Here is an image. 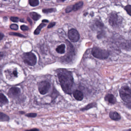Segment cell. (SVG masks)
I'll return each instance as SVG.
<instances>
[{
    "label": "cell",
    "mask_w": 131,
    "mask_h": 131,
    "mask_svg": "<svg viewBox=\"0 0 131 131\" xmlns=\"http://www.w3.org/2000/svg\"><path fill=\"white\" fill-rule=\"evenodd\" d=\"M57 75L63 90L67 94H71L73 83L72 72L66 70L61 69L57 71Z\"/></svg>",
    "instance_id": "6da1fadb"
},
{
    "label": "cell",
    "mask_w": 131,
    "mask_h": 131,
    "mask_svg": "<svg viewBox=\"0 0 131 131\" xmlns=\"http://www.w3.org/2000/svg\"><path fill=\"white\" fill-rule=\"evenodd\" d=\"M119 96L123 101L127 103H131V89L128 86H123L119 90Z\"/></svg>",
    "instance_id": "7a4b0ae2"
},
{
    "label": "cell",
    "mask_w": 131,
    "mask_h": 131,
    "mask_svg": "<svg viewBox=\"0 0 131 131\" xmlns=\"http://www.w3.org/2000/svg\"><path fill=\"white\" fill-rule=\"evenodd\" d=\"M92 53L94 57L100 60L106 59L109 56V53L107 50L97 47L93 48Z\"/></svg>",
    "instance_id": "3957f363"
},
{
    "label": "cell",
    "mask_w": 131,
    "mask_h": 131,
    "mask_svg": "<svg viewBox=\"0 0 131 131\" xmlns=\"http://www.w3.org/2000/svg\"><path fill=\"white\" fill-rule=\"evenodd\" d=\"M22 58L24 62L29 66H34L36 63V57L31 52L24 53L22 55Z\"/></svg>",
    "instance_id": "277c9868"
},
{
    "label": "cell",
    "mask_w": 131,
    "mask_h": 131,
    "mask_svg": "<svg viewBox=\"0 0 131 131\" xmlns=\"http://www.w3.org/2000/svg\"><path fill=\"white\" fill-rule=\"evenodd\" d=\"M109 23L113 27H118L122 24V18L116 13H112L109 17Z\"/></svg>",
    "instance_id": "5b68a950"
},
{
    "label": "cell",
    "mask_w": 131,
    "mask_h": 131,
    "mask_svg": "<svg viewBox=\"0 0 131 131\" xmlns=\"http://www.w3.org/2000/svg\"><path fill=\"white\" fill-rule=\"evenodd\" d=\"M51 87V85L47 81L40 82L38 84V89L39 92L42 95L45 94L49 92Z\"/></svg>",
    "instance_id": "8992f818"
},
{
    "label": "cell",
    "mask_w": 131,
    "mask_h": 131,
    "mask_svg": "<svg viewBox=\"0 0 131 131\" xmlns=\"http://www.w3.org/2000/svg\"><path fill=\"white\" fill-rule=\"evenodd\" d=\"M68 37L71 42H77L80 39V35L78 31L74 29L69 30L68 33Z\"/></svg>",
    "instance_id": "52a82bcc"
},
{
    "label": "cell",
    "mask_w": 131,
    "mask_h": 131,
    "mask_svg": "<svg viewBox=\"0 0 131 131\" xmlns=\"http://www.w3.org/2000/svg\"><path fill=\"white\" fill-rule=\"evenodd\" d=\"M21 93L20 88L17 87H13L10 88L8 92V95L13 99L18 97Z\"/></svg>",
    "instance_id": "ba28073f"
},
{
    "label": "cell",
    "mask_w": 131,
    "mask_h": 131,
    "mask_svg": "<svg viewBox=\"0 0 131 131\" xmlns=\"http://www.w3.org/2000/svg\"><path fill=\"white\" fill-rule=\"evenodd\" d=\"M105 101L108 102L110 104H115L117 102L116 98L114 95L110 93H108L105 96L104 98Z\"/></svg>",
    "instance_id": "9c48e42d"
},
{
    "label": "cell",
    "mask_w": 131,
    "mask_h": 131,
    "mask_svg": "<svg viewBox=\"0 0 131 131\" xmlns=\"http://www.w3.org/2000/svg\"><path fill=\"white\" fill-rule=\"evenodd\" d=\"M109 116L110 118L114 121H118L121 119V116L120 114L116 111H110L109 114Z\"/></svg>",
    "instance_id": "30bf717a"
},
{
    "label": "cell",
    "mask_w": 131,
    "mask_h": 131,
    "mask_svg": "<svg viewBox=\"0 0 131 131\" xmlns=\"http://www.w3.org/2000/svg\"><path fill=\"white\" fill-rule=\"evenodd\" d=\"M73 96L74 98L77 101H81L83 99V95L81 91L76 90L73 92Z\"/></svg>",
    "instance_id": "8fae6325"
},
{
    "label": "cell",
    "mask_w": 131,
    "mask_h": 131,
    "mask_svg": "<svg viewBox=\"0 0 131 131\" xmlns=\"http://www.w3.org/2000/svg\"><path fill=\"white\" fill-rule=\"evenodd\" d=\"M97 106V104L96 102H92L89 103L88 105H86L85 106H84L83 108L80 109V110L82 111H85L89 110L90 109L92 108L95 107H96Z\"/></svg>",
    "instance_id": "7c38bea8"
},
{
    "label": "cell",
    "mask_w": 131,
    "mask_h": 131,
    "mask_svg": "<svg viewBox=\"0 0 131 131\" xmlns=\"http://www.w3.org/2000/svg\"><path fill=\"white\" fill-rule=\"evenodd\" d=\"M9 101L7 97L4 95V94L1 93L0 94V103L1 106L3 105L7 104Z\"/></svg>",
    "instance_id": "4fadbf2b"
},
{
    "label": "cell",
    "mask_w": 131,
    "mask_h": 131,
    "mask_svg": "<svg viewBox=\"0 0 131 131\" xmlns=\"http://www.w3.org/2000/svg\"><path fill=\"white\" fill-rule=\"evenodd\" d=\"M65 48H66L65 45L64 44H62L59 46L56 49V51L58 53L63 54L65 53Z\"/></svg>",
    "instance_id": "5bb4252c"
},
{
    "label": "cell",
    "mask_w": 131,
    "mask_h": 131,
    "mask_svg": "<svg viewBox=\"0 0 131 131\" xmlns=\"http://www.w3.org/2000/svg\"><path fill=\"white\" fill-rule=\"evenodd\" d=\"M83 4V3L82 1L77 3L72 6L73 10L75 11H77L78 10L80 9L82 7Z\"/></svg>",
    "instance_id": "9a60e30c"
},
{
    "label": "cell",
    "mask_w": 131,
    "mask_h": 131,
    "mask_svg": "<svg viewBox=\"0 0 131 131\" xmlns=\"http://www.w3.org/2000/svg\"><path fill=\"white\" fill-rule=\"evenodd\" d=\"M9 120V117L6 114L1 112L0 113V121L1 122H8Z\"/></svg>",
    "instance_id": "2e32d148"
},
{
    "label": "cell",
    "mask_w": 131,
    "mask_h": 131,
    "mask_svg": "<svg viewBox=\"0 0 131 131\" xmlns=\"http://www.w3.org/2000/svg\"><path fill=\"white\" fill-rule=\"evenodd\" d=\"M29 14L31 18L35 21L38 20L41 17L40 15L35 12H32V13H30Z\"/></svg>",
    "instance_id": "e0dca14e"
},
{
    "label": "cell",
    "mask_w": 131,
    "mask_h": 131,
    "mask_svg": "<svg viewBox=\"0 0 131 131\" xmlns=\"http://www.w3.org/2000/svg\"><path fill=\"white\" fill-rule=\"evenodd\" d=\"M46 25L45 24L43 23L40 24L39 26L37 27V28L36 29V30L34 31V34L35 35H38L40 32V30L42 29V28L46 26Z\"/></svg>",
    "instance_id": "ac0fdd59"
},
{
    "label": "cell",
    "mask_w": 131,
    "mask_h": 131,
    "mask_svg": "<svg viewBox=\"0 0 131 131\" xmlns=\"http://www.w3.org/2000/svg\"><path fill=\"white\" fill-rule=\"evenodd\" d=\"M70 50L69 51L70 53H74V49L73 48V46H72V44L70 43ZM72 56H71L70 55H69V53H68V55L67 56V57L66 58V59L67 60V58H68V61H70L71 60V59H72Z\"/></svg>",
    "instance_id": "d6986e66"
},
{
    "label": "cell",
    "mask_w": 131,
    "mask_h": 131,
    "mask_svg": "<svg viewBox=\"0 0 131 131\" xmlns=\"http://www.w3.org/2000/svg\"><path fill=\"white\" fill-rule=\"evenodd\" d=\"M29 4L32 7H36L39 5V2L38 0H30L29 1Z\"/></svg>",
    "instance_id": "ffe728a7"
},
{
    "label": "cell",
    "mask_w": 131,
    "mask_h": 131,
    "mask_svg": "<svg viewBox=\"0 0 131 131\" xmlns=\"http://www.w3.org/2000/svg\"><path fill=\"white\" fill-rule=\"evenodd\" d=\"M56 11V9L55 8H51V9H44L42 10L43 13L45 14L49 13L52 12H55Z\"/></svg>",
    "instance_id": "44dd1931"
},
{
    "label": "cell",
    "mask_w": 131,
    "mask_h": 131,
    "mask_svg": "<svg viewBox=\"0 0 131 131\" xmlns=\"http://www.w3.org/2000/svg\"><path fill=\"white\" fill-rule=\"evenodd\" d=\"M9 34L11 35V36H16L19 37H24V38L26 37V36H24V35H22V34L19 33L13 32H10Z\"/></svg>",
    "instance_id": "7402d4cb"
},
{
    "label": "cell",
    "mask_w": 131,
    "mask_h": 131,
    "mask_svg": "<svg viewBox=\"0 0 131 131\" xmlns=\"http://www.w3.org/2000/svg\"><path fill=\"white\" fill-rule=\"evenodd\" d=\"M125 9L127 12V13L131 16V6L127 5L125 7Z\"/></svg>",
    "instance_id": "603a6c76"
},
{
    "label": "cell",
    "mask_w": 131,
    "mask_h": 131,
    "mask_svg": "<svg viewBox=\"0 0 131 131\" xmlns=\"http://www.w3.org/2000/svg\"><path fill=\"white\" fill-rule=\"evenodd\" d=\"M26 116L30 118H35L37 116V114L36 113H29L26 114Z\"/></svg>",
    "instance_id": "cb8c5ba5"
},
{
    "label": "cell",
    "mask_w": 131,
    "mask_h": 131,
    "mask_svg": "<svg viewBox=\"0 0 131 131\" xmlns=\"http://www.w3.org/2000/svg\"><path fill=\"white\" fill-rule=\"evenodd\" d=\"M10 29L12 30H17L18 29V25H17L16 24H12L10 26Z\"/></svg>",
    "instance_id": "d4e9b609"
},
{
    "label": "cell",
    "mask_w": 131,
    "mask_h": 131,
    "mask_svg": "<svg viewBox=\"0 0 131 131\" xmlns=\"http://www.w3.org/2000/svg\"><path fill=\"white\" fill-rule=\"evenodd\" d=\"M10 20L14 23H17L19 20V19L17 17H11L10 18Z\"/></svg>",
    "instance_id": "484cf974"
},
{
    "label": "cell",
    "mask_w": 131,
    "mask_h": 131,
    "mask_svg": "<svg viewBox=\"0 0 131 131\" xmlns=\"http://www.w3.org/2000/svg\"><path fill=\"white\" fill-rule=\"evenodd\" d=\"M73 10L72 6H69L66 10V13H69Z\"/></svg>",
    "instance_id": "4316f807"
},
{
    "label": "cell",
    "mask_w": 131,
    "mask_h": 131,
    "mask_svg": "<svg viewBox=\"0 0 131 131\" xmlns=\"http://www.w3.org/2000/svg\"><path fill=\"white\" fill-rule=\"evenodd\" d=\"M20 29L23 31H26L29 29V27L25 25H22L20 26Z\"/></svg>",
    "instance_id": "83f0119b"
},
{
    "label": "cell",
    "mask_w": 131,
    "mask_h": 131,
    "mask_svg": "<svg viewBox=\"0 0 131 131\" xmlns=\"http://www.w3.org/2000/svg\"><path fill=\"white\" fill-rule=\"evenodd\" d=\"M56 23L55 22H52V23H51L49 24V26H48V27L47 28L48 29H49V28H52V27H53L54 26L56 25Z\"/></svg>",
    "instance_id": "f1b7e54d"
},
{
    "label": "cell",
    "mask_w": 131,
    "mask_h": 131,
    "mask_svg": "<svg viewBox=\"0 0 131 131\" xmlns=\"http://www.w3.org/2000/svg\"><path fill=\"white\" fill-rule=\"evenodd\" d=\"M25 131H39V129L37 128H34L31 129H27V130H26Z\"/></svg>",
    "instance_id": "f546056e"
},
{
    "label": "cell",
    "mask_w": 131,
    "mask_h": 131,
    "mask_svg": "<svg viewBox=\"0 0 131 131\" xmlns=\"http://www.w3.org/2000/svg\"><path fill=\"white\" fill-rule=\"evenodd\" d=\"M125 105L126 106L127 108H128L131 110V103H127Z\"/></svg>",
    "instance_id": "4dcf8cb0"
},
{
    "label": "cell",
    "mask_w": 131,
    "mask_h": 131,
    "mask_svg": "<svg viewBox=\"0 0 131 131\" xmlns=\"http://www.w3.org/2000/svg\"><path fill=\"white\" fill-rule=\"evenodd\" d=\"M13 75L16 77L17 76V72L16 70H14L13 72Z\"/></svg>",
    "instance_id": "1f68e13d"
},
{
    "label": "cell",
    "mask_w": 131,
    "mask_h": 131,
    "mask_svg": "<svg viewBox=\"0 0 131 131\" xmlns=\"http://www.w3.org/2000/svg\"><path fill=\"white\" fill-rule=\"evenodd\" d=\"M4 36V34H3L1 33V34H0V37H1L0 39H1V40L3 38Z\"/></svg>",
    "instance_id": "d6a6232c"
},
{
    "label": "cell",
    "mask_w": 131,
    "mask_h": 131,
    "mask_svg": "<svg viewBox=\"0 0 131 131\" xmlns=\"http://www.w3.org/2000/svg\"><path fill=\"white\" fill-rule=\"evenodd\" d=\"M27 20H28V21H29V22L30 23V24H32V21H31V20L30 19V18H29V17H28V18H27Z\"/></svg>",
    "instance_id": "836d02e7"
},
{
    "label": "cell",
    "mask_w": 131,
    "mask_h": 131,
    "mask_svg": "<svg viewBox=\"0 0 131 131\" xmlns=\"http://www.w3.org/2000/svg\"><path fill=\"white\" fill-rule=\"evenodd\" d=\"M42 22L43 23H44V22H45V23H48L49 22V21H48V20H42Z\"/></svg>",
    "instance_id": "e575fe53"
},
{
    "label": "cell",
    "mask_w": 131,
    "mask_h": 131,
    "mask_svg": "<svg viewBox=\"0 0 131 131\" xmlns=\"http://www.w3.org/2000/svg\"><path fill=\"white\" fill-rule=\"evenodd\" d=\"M123 131H131V128L128 129H125Z\"/></svg>",
    "instance_id": "d590c367"
},
{
    "label": "cell",
    "mask_w": 131,
    "mask_h": 131,
    "mask_svg": "<svg viewBox=\"0 0 131 131\" xmlns=\"http://www.w3.org/2000/svg\"><path fill=\"white\" fill-rule=\"evenodd\" d=\"M19 113L21 114H24L25 113V112H23V111H20Z\"/></svg>",
    "instance_id": "8d00e7d4"
},
{
    "label": "cell",
    "mask_w": 131,
    "mask_h": 131,
    "mask_svg": "<svg viewBox=\"0 0 131 131\" xmlns=\"http://www.w3.org/2000/svg\"><path fill=\"white\" fill-rule=\"evenodd\" d=\"M59 2H64V1H59ZM59 1H58V2H59ZM57 2H58V1H57Z\"/></svg>",
    "instance_id": "74e56055"
},
{
    "label": "cell",
    "mask_w": 131,
    "mask_h": 131,
    "mask_svg": "<svg viewBox=\"0 0 131 131\" xmlns=\"http://www.w3.org/2000/svg\"></svg>",
    "instance_id": "f35d334b"
}]
</instances>
